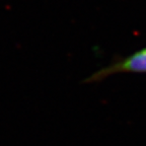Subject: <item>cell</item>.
Returning <instances> with one entry per match:
<instances>
[{"instance_id": "obj_1", "label": "cell", "mask_w": 146, "mask_h": 146, "mask_svg": "<svg viewBox=\"0 0 146 146\" xmlns=\"http://www.w3.org/2000/svg\"><path fill=\"white\" fill-rule=\"evenodd\" d=\"M119 73H146V47L128 55L125 57L115 58L113 62L106 67L92 73L88 78L85 79L87 83L100 82L110 76Z\"/></svg>"}]
</instances>
